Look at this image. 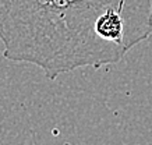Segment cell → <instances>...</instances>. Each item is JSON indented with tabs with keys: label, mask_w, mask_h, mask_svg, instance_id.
I'll list each match as a JSON object with an SVG mask.
<instances>
[{
	"label": "cell",
	"mask_w": 152,
	"mask_h": 145,
	"mask_svg": "<svg viewBox=\"0 0 152 145\" xmlns=\"http://www.w3.org/2000/svg\"><path fill=\"white\" fill-rule=\"evenodd\" d=\"M152 35V0H0L3 56L48 80L119 63Z\"/></svg>",
	"instance_id": "1"
}]
</instances>
